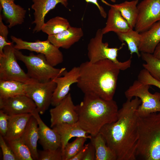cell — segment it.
<instances>
[{"mask_svg":"<svg viewBox=\"0 0 160 160\" xmlns=\"http://www.w3.org/2000/svg\"><path fill=\"white\" fill-rule=\"evenodd\" d=\"M138 97L127 99L119 110L117 119L104 126L99 132L115 153L117 160H135L138 139L137 109L141 104Z\"/></svg>","mask_w":160,"mask_h":160,"instance_id":"1","label":"cell"},{"mask_svg":"<svg viewBox=\"0 0 160 160\" xmlns=\"http://www.w3.org/2000/svg\"><path fill=\"white\" fill-rule=\"evenodd\" d=\"M79 67V76L76 84L84 94L113 100L121 70L117 65L104 59L93 63L87 61Z\"/></svg>","mask_w":160,"mask_h":160,"instance_id":"2","label":"cell"},{"mask_svg":"<svg viewBox=\"0 0 160 160\" xmlns=\"http://www.w3.org/2000/svg\"><path fill=\"white\" fill-rule=\"evenodd\" d=\"M84 95L83 100L76 105L77 122L88 134L94 136L104 126L116 121L118 107L113 100H106L95 95Z\"/></svg>","mask_w":160,"mask_h":160,"instance_id":"3","label":"cell"},{"mask_svg":"<svg viewBox=\"0 0 160 160\" xmlns=\"http://www.w3.org/2000/svg\"><path fill=\"white\" fill-rule=\"evenodd\" d=\"M136 156L144 160H160V112L139 116Z\"/></svg>","mask_w":160,"mask_h":160,"instance_id":"4","label":"cell"},{"mask_svg":"<svg viewBox=\"0 0 160 160\" xmlns=\"http://www.w3.org/2000/svg\"><path fill=\"white\" fill-rule=\"evenodd\" d=\"M15 53L17 60L23 62L26 67L28 76L35 81L47 82L62 76L66 71L65 68H58L51 65L43 54L35 55L31 52L26 55L15 48Z\"/></svg>","mask_w":160,"mask_h":160,"instance_id":"5","label":"cell"},{"mask_svg":"<svg viewBox=\"0 0 160 160\" xmlns=\"http://www.w3.org/2000/svg\"><path fill=\"white\" fill-rule=\"evenodd\" d=\"M103 35L102 29H99L95 37L90 39L87 48L89 61L93 63L108 59L117 65L121 70L124 71L130 67L132 62L130 58L123 62L119 61L117 58L118 51L122 48L124 43H123L119 48H110L107 42H103Z\"/></svg>","mask_w":160,"mask_h":160,"instance_id":"6","label":"cell"},{"mask_svg":"<svg viewBox=\"0 0 160 160\" xmlns=\"http://www.w3.org/2000/svg\"><path fill=\"white\" fill-rule=\"evenodd\" d=\"M150 86L136 80L124 92L127 99H131L135 97L141 100V103L137 109L139 116L160 112V93H150L149 90Z\"/></svg>","mask_w":160,"mask_h":160,"instance_id":"7","label":"cell"},{"mask_svg":"<svg viewBox=\"0 0 160 160\" xmlns=\"http://www.w3.org/2000/svg\"><path fill=\"white\" fill-rule=\"evenodd\" d=\"M12 41L15 44V49L20 50L26 49L44 55L48 62L55 67L63 61V56L59 48L52 44L47 39L44 41L37 40L34 42L24 41L13 36L10 37Z\"/></svg>","mask_w":160,"mask_h":160,"instance_id":"8","label":"cell"},{"mask_svg":"<svg viewBox=\"0 0 160 160\" xmlns=\"http://www.w3.org/2000/svg\"><path fill=\"white\" fill-rule=\"evenodd\" d=\"M14 43L5 46L4 55L0 57V80H15L28 83L30 78L20 67L15 54Z\"/></svg>","mask_w":160,"mask_h":160,"instance_id":"9","label":"cell"},{"mask_svg":"<svg viewBox=\"0 0 160 160\" xmlns=\"http://www.w3.org/2000/svg\"><path fill=\"white\" fill-rule=\"evenodd\" d=\"M56 87V83L52 80L45 82L33 80L27 84L25 95L34 101L39 114H44L51 104Z\"/></svg>","mask_w":160,"mask_h":160,"instance_id":"10","label":"cell"},{"mask_svg":"<svg viewBox=\"0 0 160 160\" xmlns=\"http://www.w3.org/2000/svg\"><path fill=\"white\" fill-rule=\"evenodd\" d=\"M138 16L135 27L140 33L160 20V0H143L137 4Z\"/></svg>","mask_w":160,"mask_h":160,"instance_id":"11","label":"cell"},{"mask_svg":"<svg viewBox=\"0 0 160 160\" xmlns=\"http://www.w3.org/2000/svg\"><path fill=\"white\" fill-rule=\"evenodd\" d=\"M75 107L69 93L58 104L50 110L51 127L61 123L77 122L78 116Z\"/></svg>","mask_w":160,"mask_h":160,"instance_id":"12","label":"cell"},{"mask_svg":"<svg viewBox=\"0 0 160 160\" xmlns=\"http://www.w3.org/2000/svg\"><path fill=\"white\" fill-rule=\"evenodd\" d=\"M79 76V67L75 66L68 71L66 70L62 76L52 80L56 87L53 95L52 105L56 106L67 95L71 86L78 82Z\"/></svg>","mask_w":160,"mask_h":160,"instance_id":"13","label":"cell"},{"mask_svg":"<svg viewBox=\"0 0 160 160\" xmlns=\"http://www.w3.org/2000/svg\"><path fill=\"white\" fill-rule=\"evenodd\" d=\"M36 109L34 101L25 95L0 99V109L9 115L31 113Z\"/></svg>","mask_w":160,"mask_h":160,"instance_id":"14","label":"cell"},{"mask_svg":"<svg viewBox=\"0 0 160 160\" xmlns=\"http://www.w3.org/2000/svg\"><path fill=\"white\" fill-rule=\"evenodd\" d=\"M36 119L38 125L39 141L44 150L61 148L60 137L58 132L48 127L41 118L36 109L31 113Z\"/></svg>","mask_w":160,"mask_h":160,"instance_id":"15","label":"cell"},{"mask_svg":"<svg viewBox=\"0 0 160 160\" xmlns=\"http://www.w3.org/2000/svg\"><path fill=\"white\" fill-rule=\"evenodd\" d=\"M33 3L31 9L34 10V20L32 24H35L33 32H38L41 31L43 25L45 23V17L47 14L54 9L57 5L60 3L67 7L68 0H32Z\"/></svg>","mask_w":160,"mask_h":160,"instance_id":"16","label":"cell"},{"mask_svg":"<svg viewBox=\"0 0 160 160\" xmlns=\"http://www.w3.org/2000/svg\"><path fill=\"white\" fill-rule=\"evenodd\" d=\"M83 35V31L81 28L71 26L59 33L48 35L47 39L59 48L68 49L79 41Z\"/></svg>","mask_w":160,"mask_h":160,"instance_id":"17","label":"cell"},{"mask_svg":"<svg viewBox=\"0 0 160 160\" xmlns=\"http://www.w3.org/2000/svg\"><path fill=\"white\" fill-rule=\"evenodd\" d=\"M0 9L9 23L8 28L21 25L24 22L26 10L19 5L15 4L14 0H0Z\"/></svg>","mask_w":160,"mask_h":160,"instance_id":"18","label":"cell"},{"mask_svg":"<svg viewBox=\"0 0 160 160\" xmlns=\"http://www.w3.org/2000/svg\"><path fill=\"white\" fill-rule=\"evenodd\" d=\"M32 115L31 113L9 115L7 130L4 137L7 141L21 137Z\"/></svg>","mask_w":160,"mask_h":160,"instance_id":"19","label":"cell"},{"mask_svg":"<svg viewBox=\"0 0 160 160\" xmlns=\"http://www.w3.org/2000/svg\"><path fill=\"white\" fill-rule=\"evenodd\" d=\"M60 136L62 152L66 144L72 137H83L90 139L91 135H88L87 132L79 125L78 122L73 124L67 123L58 124L52 127Z\"/></svg>","mask_w":160,"mask_h":160,"instance_id":"20","label":"cell"},{"mask_svg":"<svg viewBox=\"0 0 160 160\" xmlns=\"http://www.w3.org/2000/svg\"><path fill=\"white\" fill-rule=\"evenodd\" d=\"M140 33L141 38L139 46V51L153 54L160 42V20L153 24L148 29Z\"/></svg>","mask_w":160,"mask_h":160,"instance_id":"21","label":"cell"},{"mask_svg":"<svg viewBox=\"0 0 160 160\" xmlns=\"http://www.w3.org/2000/svg\"><path fill=\"white\" fill-rule=\"evenodd\" d=\"M109 6L110 8L108 12L105 25L102 29L103 34H105L110 32L116 33L125 32L131 29L120 11L115 7Z\"/></svg>","mask_w":160,"mask_h":160,"instance_id":"22","label":"cell"},{"mask_svg":"<svg viewBox=\"0 0 160 160\" xmlns=\"http://www.w3.org/2000/svg\"><path fill=\"white\" fill-rule=\"evenodd\" d=\"M21 137L29 148L33 160H39L37 150L39 139L38 125L36 119L32 115Z\"/></svg>","mask_w":160,"mask_h":160,"instance_id":"23","label":"cell"},{"mask_svg":"<svg viewBox=\"0 0 160 160\" xmlns=\"http://www.w3.org/2000/svg\"><path fill=\"white\" fill-rule=\"evenodd\" d=\"M101 1L106 5L117 9L127 21L130 28L133 29L135 27L138 16L137 5L139 0L126 1L121 3L114 4H111L104 0Z\"/></svg>","mask_w":160,"mask_h":160,"instance_id":"24","label":"cell"},{"mask_svg":"<svg viewBox=\"0 0 160 160\" xmlns=\"http://www.w3.org/2000/svg\"><path fill=\"white\" fill-rule=\"evenodd\" d=\"M95 150V160H117L113 151L106 144L102 135L98 133L90 139Z\"/></svg>","mask_w":160,"mask_h":160,"instance_id":"25","label":"cell"},{"mask_svg":"<svg viewBox=\"0 0 160 160\" xmlns=\"http://www.w3.org/2000/svg\"><path fill=\"white\" fill-rule=\"evenodd\" d=\"M27 84L15 80H0V99L25 95Z\"/></svg>","mask_w":160,"mask_h":160,"instance_id":"26","label":"cell"},{"mask_svg":"<svg viewBox=\"0 0 160 160\" xmlns=\"http://www.w3.org/2000/svg\"><path fill=\"white\" fill-rule=\"evenodd\" d=\"M116 33L121 41H125L127 44L131 55L135 53L138 57H141L139 50L141 38L140 33L131 28L128 31Z\"/></svg>","mask_w":160,"mask_h":160,"instance_id":"27","label":"cell"},{"mask_svg":"<svg viewBox=\"0 0 160 160\" xmlns=\"http://www.w3.org/2000/svg\"><path fill=\"white\" fill-rule=\"evenodd\" d=\"M71 26L66 19L57 16L49 19L43 25L41 30L48 35L61 33Z\"/></svg>","mask_w":160,"mask_h":160,"instance_id":"28","label":"cell"},{"mask_svg":"<svg viewBox=\"0 0 160 160\" xmlns=\"http://www.w3.org/2000/svg\"><path fill=\"white\" fill-rule=\"evenodd\" d=\"M140 54L142 59L145 62L142 65L144 69L160 82V58L155 57L153 54L141 52Z\"/></svg>","mask_w":160,"mask_h":160,"instance_id":"29","label":"cell"},{"mask_svg":"<svg viewBox=\"0 0 160 160\" xmlns=\"http://www.w3.org/2000/svg\"><path fill=\"white\" fill-rule=\"evenodd\" d=\"M7 141L18 160H33L29 148L21 137Z\"/></svg>","mask_w":160,"mask_h":160,"instance_id":"30","label":"cell"},{"mask_svg":"<svg viewBox=\"0 0 160 160\" xmlns=\"http://www.w3.org/2000/svg\"><path fill=\"white\" fill-rule=\"evenodd\" d=\"M87 140L83 137H76L73 142L67 143L62 152V160H70L82 149Z\"/></svg>","mask_w":160,"mask_h":160,"instance_id":"31","label":"cell"},{"mask_svg":"<svg viewBox=\"0 0 160 160\" xmlns=\"http://www.w3.org/2000/svg\"><path fill=\"white\" fill-rule=\"evenodd\" d=\"M38 153L39 160H62L61 148L56 149L44 150Z\"/></svg>","mask_w":160,"mask_h":160,"instance_id":"32","label":"cell"},{"mask_svg":"<svg viewBox=\"0 0 160 160\" xmlns=\"http://www.w3.org/2000/svg\"><path fill=\"white\" fill-rule=\"evenodd\" d=\"M9 33L8 27L5 25L3 22L1 15H0V57L4 55L3 49L7 45H11L12 41H9L7 40V36Z\"/></svg>","mask_w":160,"mask_h":160,"instance_id":"33","label":"cell"},{"mask_svg":"<svg viewBox=\"0 0 160 160\" xmlns=\"http://www.w3.org/2000/svg\"><path fill=\"white\" fill-rule=\"evenodd\" d=\"M137 77V80L143 83L154 86L160 89V82L154 79L146 69L141 70Z\"/></svg>","mask_w":160,"mask_h":160,"instance_id":"34","label":"cell"},{"mask_svg":"<svg viewBox=\"0 0 160 160\" xmlns=\"http://www.w3.org/2000/svg\"><path fill=\"white\" fill-rule=\"evenodd\" d=\"M4 137L0 135V146L3 160H18L9 145L7 144Z\"/></svg>","mask_w":160,"mask_h":160,"instance_id":"35","label":"cell"},{"mask_svg":"<svg viewBox=\"0 0 160 160\" xmlns=\"http://www.w3.org/2000/svg\"><path fill=\"white\" fill-rule=\"evenodd\" d=\"M9 115L3 110H0V133L4 137L5 136L8 129Z\"/></svg>","mask_w":160,"mask_h":160,"instance_id":"36","label":"cell"},{"mask_svg":"<svg viewBox=\"0 0 160 160\" xmlns=\"http://www.w3.org/2000/svg\"><path fill=\"white\" fill-rule=\"evenodd\" d=\"M95 150L93 144L90 142L89 143L88 148L85 152L83 160H95Z\"/></svg>","mask_w":160,"mask_h":160,"instance_id":"37","label":"cell"},{"mask_svg":"<svg viewBox=\"0 0 160 160\" xmlns=\"http://www.w3.org/2000/svg\"><path fill=\"white\" fill-rule=\"evenodd\" d=\"M87 3H91L95 4L98 8L102 17L104 18H105L107 14L103 8L99 5L98 2V0H85ZM113 2H115L116 0H110Z\"/></svg>","mask_w":160,"mask_h":160,"instance_id":"38","label":"cell"},{"mask_svg":"<svg viewBox=\"0 0 160 160\" xmlns=\"http://www.w3.org/2000/svg\"><path fill=\"white\" fill-rule=\"evenodd\" d=\"M89 145V143L85 145L82 149L70 160H83Z\"/></svg>","mask_w":160,"mask_h":160,"instance_id":"39","label":"cell"},{"mask_svg":"<svg viewBox=\"0 0 160 160\" xmlns=\"http://www.w3.org/2000/svg\"><path fill=\"white\" fill-rule=\"evenodd\" d=\"M153 54L155 57L160 58V42L156 47Z\"/></svg>","mask_w":160,"mask_h":160,"instance_id":"40","label":"cell"}]
</instances>
